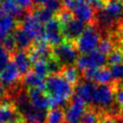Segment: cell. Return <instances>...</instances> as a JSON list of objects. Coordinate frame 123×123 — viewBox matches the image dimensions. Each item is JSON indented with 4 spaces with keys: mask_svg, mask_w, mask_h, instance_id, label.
<instances>
[{
    "mask_svg": "<svg viewBox=\"0 0 123 123\" xmlns=\"http://www.w3.org/2000/svg\"><path fill=\"white\" fill-rule=\"evenodd\" d=\"M47 67H48V72L50 75H53V74H61V72L62 71L63 69V65L54 57L52 56L51 58H49L47 61Z\"/></svg>",
    "mask_w": 123,
    "mask_h": 123,
    "instance_id": "484cf974",
    "label": "cell"
},
{
    "mask_svg": "<svg viewBox=\"0 0 123 123\" xmlns=\"http://www.w3.org/2000/svg\"><path fill=\"white\" fill-rule=\"evenodd\" d=\"M87 2L93 8V10L96 12H99L102 9H104L107 4L106 0H87Z\"/></svg>",
    "mask_w": 123,
    "mask_h": 123,
    "instance_id": "d590c367",
    "label": "cell"
},
{
    "mask_svg": "<svg viewBox=\"0 0 123 123\" xmlns=\"http://www.w3.org/2000/svg\"><path fill=\"white\" fill-rule=\"evenodd\" d=\"M99 121V113L93 109H88L85 111L81 123H98Z\"/></svg>",
    "mask_w": 123,
    "mask_h": 123,
    "instance_id": "f1b7e54d",
    "label": "cell"
},
{
    "mask_svg": "<svg viewBox=\"0 0 123 123\" xmlns=\"http://www.w3.org/2000/svg\"><path fill=\"white\" fill-rule=\"evenodd\" d=\"M16 2V4L22 8L23 10H28L31 9V7L34 4V0H14Z\"/></svg>",
    "mask_w": 123,
    "mask_h": 123,
    "instance_id": "8d00e7d4",
    "label": "cell"
},
{
    "mask_svg": "<svg viewBox=\"0 0 123 123\" xmlns=\"http://www.w3.org/2000/svg\"><path fill=\"white\" fill-rule=\"evenodd\" d=\"M123 17V3L118 0H110L104 9L97 12L96 23L104 30L111 29L121 21Z\"/></svg>",
    "mask_w": 123,
    "mask_h": 123,
    "instance_id": "7a4b0ae2",
    "label": "cell"
},
{
    "mask_svg": "<svg viewBox=\"0 0 123 123\" xmlns=\"http://www.w3.org/2000/svg\"><path fill=\"white\" fill-rule=\"evenodd\" d=\"M9 35L2 29V27L0 26V42H3V40L5 39V37H8Z\"/></svg>",
    "mask_w": 123,
    "mask_h": 123,
    "instance_id": "ab89813d",
    "label": "cell"
},
{
    "mask_svg": "<svg viewBox=\"0 0 123 123\" xmlns=\"http://www.w3.org/2000/svg\"><path fill=\"white\" fill-rule=\"evenodd\" d=\"M44 7L48 8L50 11H52L53 12H60L62 10V0H49Z\"/></svg>",
    "mask_w": 123,
    "mask_h": 123,
    "instance_id": "836d02e7",
    "label": "cell"
},
{
    "mask_svg": "<svg viewBox=\"0 0 123 123\" xmlns=\"http://www.w3.org/2000/svg\"><path fill=\"white\" fill-rule=\"evenodd\" d=\"M2 43H3V46L9 52L14 51V49L16 48V43H15V40H14V37L12 35H9L8 37H6Z\"/></svg>",
    "mask_w": 123,
    "mask_h": 123,
    "instance_id": "e575fe53",
    "label": "cell"
},
{
    "mask_svg": "<svg viewBox=\"0 0 123 123\" xmlns=\"http://www.w3.org/2000/svg\"><path fill=\"white\" fill-rule=\"evenodd\" d=\"M45 91L52 108H62L72 97L73 87L62 74H53L45 80Z\"/></svg>",
    "mask_w": 123,
    "mask_h": 123,
    "instance_id": "6da1fadb",
    "label": "cell"
},
{
    "mask_svg": "<svg viewBox=\"0 0 123 123\" xmlns=\"http://www.w3.org/2000/svg\"><path fill=\"white\" fill-rule=\"evenodd\" d=\"M101 41V35L96 26L89 25L86 27L83 34L76 39V48L79 53L89 54L98 48Z\"/></svg>",
    "mask_w": 123,
    "mask_h": 123,
    "instance_id": "3957f363",
    "label": "cell"
},
{
    "mask_svg": "<svg viewBox=\"0 0 123 123\" xmlns=\"http://www.w3.org/2000/svg\"><path fill=\"white\" fill-rule=\"evenodd\" d=\"M23 85L28 87V89L31 88H37V89H45V80L44 78L38 76L35 72H29L27 73L22 80Z\"/></svg>",
    "mask_w": 123,
    "mask_h": 123,
    "instance_id": "ffe728a7",
    "label": "cell"
},
{
    "mask_svg": "<svg viewBox=\"0 0 123 123\" xmlns=\"http://www.w3.org/2000/svg\"><path fill=\"white\" fill-rule=\"evenodd\" d=\"M62 75L70 83V84H77L80 82V70L77 66L74 65H68L64 66Z\"/></svg>",
    "mask_w": 123,
    "mask_h": 123,
    "instance_id": "cb8c5ba5",
    "label": "cell"
},
{
    "mask_svg": "<svg viewBox=\"0 0 123 123\" xmlns=\"http://www.w3.org/2000/svg\"><path fill=\"white\" fill-rule=\"evenodd\" d=\"M115 100L118 105L123 106V85L119 86L115 90Z\"/></svg>",
    "mask_w": 123,
    "mask_h": 123,
    "instance_id": "74e56055",
    "label": "cell"
},
{
    "mask_svg": "<svg viewBox=\"0 0 123 123\" xmlns=\"http://www.w3.org/2000/svg\"><path fill=\"white\" fill-rule=\"evenodd\" d=\"M20 116L14 106L8 103L0 105V123H17Z\"/></svg>",
    "mask_w": 123,
    "mask_h": 123,
    "instance_id": "d6986e66",
    "label": "cell"
},
{
    "mask_svg": "<svg viewBox=\"0 0 123 123\" xmlns=\"http://www.w3.org/2000/svg\"><path fill=\"white\" fill-rule=\"evenodd\" d=\"M115 94L113 93V89L109 85H96L91 105L98 109L111 110L112 107L113 99Z\"/></svg>",
    "mask_w": 123,
    "mask_h": 123,
    "instance_id": "5b68a950",
    "label": "cell"
},
{
    "mask_svg": "<svg viewBox=\"0 0 123 123\" xmlns=\"http://www.w3.org/2000/svg\"><path fill=\"white\" fill-rule=\"evenodd\" d=\"M0 8H2V5H1V2H0Z\"/></svg>",
    "mask_w": 123,
    "mask_h": 123,
    "instance_id": "7bdbcfd3",
    "label": "cell"
},
{
    "mask_svg": "<svg viewBox=\"0 0 123 123\" xmlns=\"http://www.w3.org/2000/svg\"><path fill=\"white\" fill-rule=\"evenodd\" d=\"M103 123H118V122L113 118V116H108L104 119Z\"/></svg>",
    "mask_w": 123,
    "mask_h": 123,
    "instance_id": "60d3db41",
    "label": "cell"
},
{
    "mask_svg": "<svg viewBox=\"0 0 123 123\" xmlns=\"http://www.w3.org/2000/svg\"><path fill=\"white\" fill-rule=\"evenodd\" d=\"M28 96L31 105L39 111H47V109L51 106L47 93H44L43 90L41 89H37V88L28 89Z\"/></svg>",
    "mask_w": 123,
    "mask_h": 123,
    "instance_id": "5bb4252c",
    "label": "cell"
},
{
    "mask_svg": "<svg viewBox=\"0 0 123 123\" xmlns=\"http://www.w3.org/2000/svg\"><path fill=\"white\" fill-rule=\"evenodd\" d=\"M86 111V103L76 95H73L64 111L65 123H81Z\"/></svg>",
    "mask_w": 123,
    "mask_h": 123,
    "instance_id": "9c48e42d",
    "label": "cell"
},
{
    "mask_svg": "<svg viewBox=\"0 0 123 123\" xmlns=\"http://www.w3.org/2000/svg\"><path fill=\"white\" fill-rule=\"evenodd\" d=\"M110 70H111L112 79L123 83V62L114 64V65H111Z\"/></svg>",
    "mask_w": 123,
    "mask_h": 123,
    "instance_id": "4dcf8cb0",
    "label": "cell"
},
{
    "mask_svg": "<svg viewBox=\"0 0 123 123\" xmlns=\"http://www.w3.org/2000/svg\"><path fill=\"white\" fill-rule=\"evenodd\" d=\"M118 1H121V0H118Z\"/></svg>",
    "mask_w": 123,
    "mask_h": 123,
    "instance_id": "ee69618b",
    "label": "cell"
},
{
    "mask_svg": "<svg viewBox=\"0 0 123 123\" xmlns=\"http://www.w3.org/2000/svg\"><path fill=\"white\" fill-rule=\"evenodd\" d=\"M35 16L38 19V21H40L42 24L43 23H47L49 22L50 20L53 19V15H54V12L52 11H50L48 8L44 7V6H41L40 8H37L35 12H34Z\"/></svg>",
    "mask_w": 123,
    "mask_h": 123,
    "instance_id": "d4e9b609",
    "label": "cell"
},
{
    "mask_svg": "<svg viewBox=\"0 0 123 123\" xmlns=\"http://www.w3.org/2000/svg\"><path fill=\"white\" fill-rule=\"evenodd\" d=\"M45 123H65V113L62 108H52L47 111Z\"/></svg>",
    "mask_w": 123,
    "mask_h": 123,
    "instance_id": "603a6c76",
    "label": "cell"
},
{
    "mask_svg": "<svg viewBox=\"0 0 123 123\" xmlns=\"http://www.w3.org/2000/svg\"><path fill=\"white\" fill-rule=\"evenodd\" d=\"M72 18H73V14H72L68 10L62 9V11L59 12L58 20H59V22L62 24V26L64 25L65 23H67L68 21H70Z\"/></svg>",
    "mask_w": 123,
    "mask_h": 123,
    "instance_id": "d6a6232c",
    "label": "cell"
},
{
    "mask_svg": "<svg viewBox=\"0 0 123 123\" xmlns=\"http://www.w3.org/2000/svg\"><path fill=\"white\" fill-rule=\"evenodd\" d=\"M113 47H114V44H113V41L111 38H103V39H101L97 50L100 53H102V54L107 56V55L111 54L114 50Z\"/></svg>",
    "mask_w": 123,
    "mask_h": 123,
    "instance_id": "83f0119b",
    "label": "cell"
},
{
    "mask_svg": "<svg viewBox=\"0 0 123 123\" xmlns=\"http://www.w3.org/2000/svg\"><path fill=\"white\" fill-rule=\"evenodd\" d=\"M12 62L15 64L20 74L23 76L29 73L30 69L33 67V62L31 60V57L24 50H17L13 53Z\"/></svg>",
    "mask_w": 123,
    "mask_h": 123,
    "instance_id": "2e32d148",
    "label": "cell"
},
{
    "mask_svg": "<svg viewBox=\"0 0 123 123\" xmlns=\"http://www.w3.org/2000/svg\"><path fill=\"white\" fill-rule=\"evenodd\" d=\"M95 86H96V84L90 81H87V80L80 81L79 83L76 84V86L74 88L75 95L80 99H82L85 103L90 104L92 101Z\"/></svg>",
    "mask_w": 123,
    "mask_h": 123,
    "instance_id": "9a60e30c",
    "label": "cell"
},
{
    "mask_svg": "<svg viewBox=\"0 0 123 123\" xmlns=\"http://www.w3.org/2000/svg\"><path fill=\"white\" fill-rule=\"evenodd\" d=\"M20 75L21 74L15 64L12 62H10L0 74V81L5 86H13L19 80Z\"/></svg>",
    "mask_w": 123,
    "mask_h": 123,
    "instance_id": "e0dca14e",
    "label": "cell"
},
{
    "mask_svg": "<svg viewBox=\"0 0 123 123\" xmlns=\"http://www.w3.org/2000/svg\"><path fill=\"white\" fill-rule=\"evenodd\" d=\"M52 49L44 39L40 38L37 40L36 44L30 50V57L32 62L37 61H47L52 57Z\"/></svg>",
    "mask_w": 123,
    "mask_h": 123,
    "instance_id": "4fadbf2b",
    "label": "cell"
},
{
    "mask_svg": "<svg viewBox=\"0 0 123 123\" xmlns=\"http://www.w3.org/2000/svg\"><path fill=\"white\" fill-rule=\"evenodd\" d=\"M42 39H44L48 44L54 47L61 44L64 39L62 35V26L58 19H52L47 22L44 26V33Z\"/></svg>",
    "mask_w": 123,
    "mask_h": 123,
    "instance_id": "30bf717a",
    "label": "cell"
},
{
    "mask_svg": "<svg viewBox=\"0 0 123 123\" xmlns=\"http://www.w3.org/2000/svg\"><path fill=\"white\" fill-rule=\"evenodd\" d=\"M10 59H11L10 52L3 45H0V74L4 70V68L9 64Z\"/></svg>",
    "mask_w": 123,
    "mask_h": 123,
    "instance_id": "1f68e13d",
    "label": "cell"
},
{
    "mask_svg": "<svg viewBox=\"0 0 123 123\" xmlns=\"http://www.w3.org/2000/svg\"><path fill=\"white\" fill-rule=\"evenodd\" d=\"M21 29L29 36V37L34 40H38L42 38L44 33V26L34 13H26L21 20Z\"/></svg>",
    "mask_w": 123,
    "mask_h": 123,
    "instance_id": "ba28073f",
    "label": "cell"
},
{
    "mask_svg": "<svg viewBox=\"0 0 123 123\" xmlns=\"http://www.w3.org/2000/svg\"><path fill=\"white\" fill-rule=\"evenodd\" d=\"M20 115L23 117L26 123H45L47 111H39L30 104L20 112Z\"/></svg>",
    "mask_w": 123,
    "mask_h": 123,
    "instance_id": "ac0fdd59",
    "label": "cell"
},
{
    "mask_svg": "<svg viewBox=\"0 0 123 123\" xmlns=\"http://www.w3.org/2000/svg\"><path fill=\"white\" fill-rule=\"evenodd\" d=\"M32 68H33V72H35L36 74H37L38 76H40L42 78H45L47 76V74H49L46 61H37V62H34Z\"/></svg>",
    "mask_w": 123,
    "mask_h": 123,
    "instance_id": "4316f807",
    "label": "cell"
},
{
    "mask_svg": "<svg viewBox=\"0 0 123 123\" xmlns=\"http://www.w3.org/2000/svg\"><path fill=\"white\" fill-rule=\"evenodd\" d=\"M85 29L86 26L84 22L76 18H72L70 21L62 25V35L63 37L68 41L75 40L79 38V37L83 34Z\"/></svg>",
    "mask_w": 123,
    "mask_h": 123,
    "instance_id": "7c38bea8",
    "label": "cell"
},
{
    "mask_svg": "<svg viewBox=\"0 0 123 123\" xmlns=\"http://www.w3.org/2000/svg\"><path fill=\"white\" fill-rule=\"evenodd\" d=\"M83 76L85 80L90 81L96 85H108L111 82L112 76L110 68L100 67L95 69H88L83 72Z\"/></svg>",
    "mask_w": 123,
    "mask_h": 123,
    "instance_id": "8fae6325",
    "label": "cell"
},
{
    "mask_svg": "<svg viewBox=\"0 0 123 123\" xmlns=\"http://www.w3.org/2000/svg\"><path fill=\"white\" fill-rule=\"evenodd\" d=\"M49 0H34V3L37 5H40V6H44Z\"/></svg>",
    "mask_w": 123,
    "mask_h": 123,
    "instance_id": "b9f144b4",
    "label": "cell"
},
{
    "mask_svg": "<svg viewBox=\"0 0 123 123\" xmlns=\"http://www.w3.org/2000/svg\"><path fill=\"white\" fill-rule=\"evenodd\" d=\"M2 10L4 13L9 14L12 17L16 18H23L24 16V10L20 8L14 0H3L1 2Z\"/></svg>",
    "mask_w": 123,
    "mask_h": 123,
    "instance_id": "44dd1931",
    "label": "cell"
},
{
    "mask_svg": "<svg viewBox=\"0 0 123 123\" xmlns=\"http://www.w3.org/2000/svg\"><path fill=\"white\" fill-rule=\"evenodd\" d=\"M63 9L68 10L73 16L84 22H90L94 17L95 11L89 5L87 0H62Z\"/></svg>",
    "mask_w": 123,
    "mask_h": 123,
    "instance_id": "277c9868",
    "label": "cell"
},
{
    "mask_svg": "<svg viewBox=\"0 0 123 123\" xmlns=\"http://www.w3.org/2000/svg\"><path fill=\"white\" fill-rule=\"evenodd\" d=\"M15 43H16V48H18V50H25V49H29L32 45V39L29 37V36L21 29H15L13 31L12 34Z\"/></svg>",
    "mask_w": 123,
    "mask_h": 123,
    "instance_id": "7402d4cb",
    "label": "cell"
},
{
    "mask_svg": "<svg viewBox=\"0 0 123 123\" xmlns=\"http://www.w3.org/2000/svg\"><path fill=\"white\" fill-rule=\"evenodd\" d=\"M122 123H123V121H122Z\"/></svg>",
    "mask_w": 123,
    "mask_h": 123,
    "instance_id": "f6af8a7d",
    "label": "cell"
},
{
    "mask_svg": "<svg viewBox=\"0 0 123 123\" xmlns=\"http://www.w3.org/2000/svg\"><path fill=\"white\" fill-rule=\"evenodd\" d=\"M6 95V86L1 83L0 81V100L3 99Z\"/></svg>",
    "mask_w": 123,
    "mask_h": 123,
    "instance_id": "f35d334b",
    "label": "cell"
},
{
    "mask_svg": "<svg viewBox=\"0 0 123 123\" xmlns=\"http://www.w3.org/2000/svg\"><path fill=\"white\" fill-rule=\"evenodd\" d=\"M107 62L110 65H114L123 62V51L120 49H114L111 54L108 55Z\"/></svg>",
    "mask_w": 123,
    "mask_h": 123,
    "instance_id": "f546056e",
    "label": "cell"
},
{
    "mask_svg": "<svg viewBox=\"0 0 123 123\" xmlns=\"http://www.w3.org/2000/svg\"><path fill=\"white\" fill-rule=\"evenodd\" d=\"M107 62V56L95 50L89 54H82L76 61V65L79 70L86 71L88 69H95L104 67Z\"/></svg>",
    "mask_w": 123,
    "mask_h": 123,
    "instance_id": "8992f818",
    "label": "cell"
},
{
    "mask_svg": "<svg viewBox=\"0 0 123 123\" xmlns=\"http://www.w3.org/2000/svg\"><path fill=\"white\" fill-rule=\"evenodd\" d=\"M53 56L63 65L68 66L76 62L78 59V50L69 41L62 42L53 49Z\"/></svg>",
    "mask_w": 123,
    "mask_h": 123,
    "instance_id": "52a82bcc",
    "label": "cell"
}]
</instances>
